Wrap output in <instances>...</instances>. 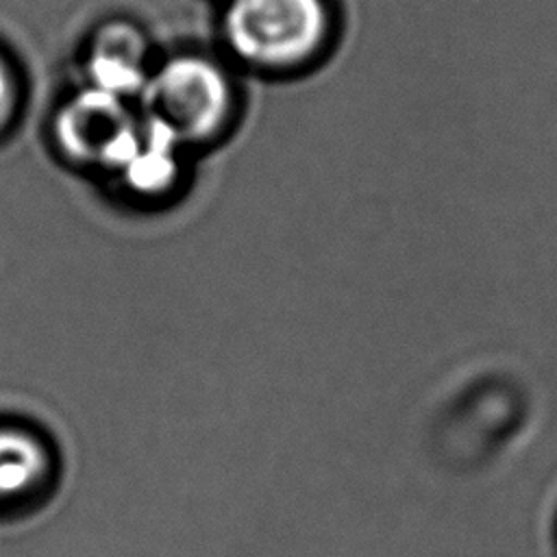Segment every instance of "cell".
Segmentation results:
<instances>
[{
  "mask_svg": "<svg viewBox=\"0 0 557 557\" xmlns=\"http://www.w3.org/2000/svg\"><path fill=\"white\" fill-rule=\"evenodd\" d=\"M224 39L255 70L292 72L313 61L331 33L324 0H231Z\"/></svg>",
  "mask_w": 557,
  "mask_h": 557,
  "instance_id": "obj_1",
  "label": "cell"
},
{
  "mask_svg": "<svg viewBox=\"0 0 557 557\" xmlns=\"http://www.w3.org/2000/svg\"><path fill=\"white\" fill-rule=\"evenodd\" d=\"M54 137L70 159L120 174L139 144L141 122L133 120L124 100L87 87L59 111Z\"/></svg>",
  "mask_w": 557,
  "mask_h": 557,
  "instance_id": "obj_3",
  "label": "cell"
},
{
  "mask_svg": "<svg viewBox=\"0 0 557 557\" xmlns=\"http://www.w3.org/2000/svg\"><path fill=\"white\" fill-rule=\"evenodd\" d=\"M46 470V453L28 433L0 429V498L24 494Z\"/></svg>",
  "mask_w": 557,
  "mask_h": 557,
  "instance_id": "obj_6",
  "label": "cell"
},
{
  "mask_svg": "<svg viewBox=\"0 0 557 557\" xmlns=\"http://www.w3.org/2000/svg\"><path fill=\"white\" fill-rule=\"evenodd\" d=\"M144 57V39L137 30L126 24H111L102 28L87 61L89 87L111 94L124 102L131 96H141L150 81Z\"/></svg>",
  "mask_w": 557,
  "mask_h": 557,
  "instance_id": "obj_4",
  "label": "cell"
},
{
  "mask_svg": "<svg viewBox=\"0 0 557 557\" xmlns=\"http://www.w3.org/2000/svg\"><path fill=\"white\" fill-rule=\"evenodd\" d=\"M148 117L168 126L181 144L209 141L231 120L235 107L226 72L209 59L174 57L150 74L141 94Z\"/></svg>",
  "mask_w": 557,
  "mask_h": 557,
  "instance_id": "obj_2",
  "label": "cell"
},
{
  "mask_svg": "<svg viewBox=\"0 0 557 557\" xmlns=\"http://www.w3.org/2000/svg\"><path fill=\"white\" fill-rule=\"evenodd\" d=\"M181 146V139L168 126L146 117L141 122L139 144L117 176L139 196H159L178 178Z\"/></svg>",
  "mask_w": 557,
  "mask_h": 557,
  "instance_id": "obj_5",
  "label": "cell"
},
{
  "mask_svg": "<svg viewBox=\"0 0 557 557\" xmlns=\"http://www.w3.org/2000/svg\"><path fill=\"white\" fill-rule=\"evenodd\" d=\"M15 107H17L15 76L9 67V63L4 61V57H0V131H4L9 126V122L13 120Z\"/></svg>",
  "mask_w": 557,
  "mask_h": 557,
  "instance_id": "obj_7",
  "label": "cell"
}]
</instances>
